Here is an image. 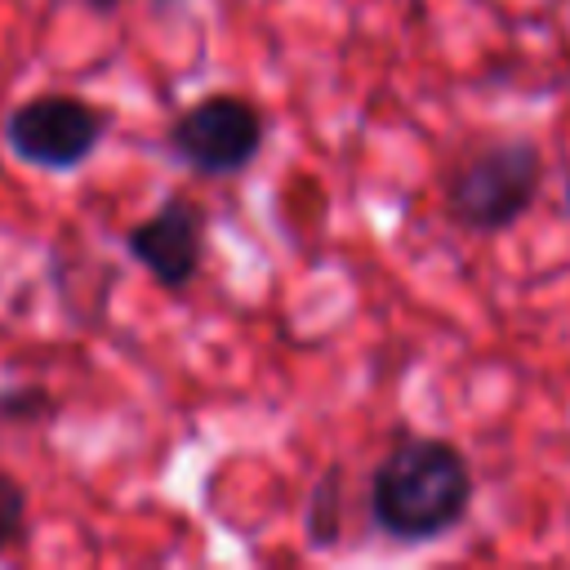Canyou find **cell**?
I'll list each match as a JSON object with an SVG mask.
<instances>
[{
    "label": "cell",
    "mask_w": 570,
    "mask_h": 570,
    "mask_svg": "<svg viewBox=\"0 0 570 570\" xmlns=\"http://www.w3.org/2000/svg\"><path fill=\"white\" fill-rule=\"evenodd\" d=\"M85 4H89L94 13H102V18H107V13H116V9L125 4V0H85Z\"/></svg>",
    "instance_id": "cell-9"
},
{
    "label": "cell",
    "mask_w": 570,
    "mask_h": 570,
    "mask_svg": "<svg viewBox=\"0 0 570 570\" xmlns=\"http://www.w3.org/2000/svg\"><path fill=\"white\" fill-rule=\"evenodd\" d=\"M111 125V107L80 94H31L4 116L0 134L13 160L45 174H71L102 147Z\"/></svg>",
    "instance_id": "cell-4"
},
{
    "label": "cell",
    "mask_w": 570,
    "mask_h": 570,
    "mask_svg": "<svg viewBox=\"0 0 570 570\" xmlns=\"http://www.w3.org/2000/svg\"><path fill=\"white\" fill-rule=\"evenodd\" d=\"M343 481H347L343 463H330L312 481V490H307V503H303V539L316 552H330L343 539Z\"/></svg>",
    "instance_id": "cell-6"
},
{
    "label": "cell",
    "mask_w": 570,
    "mask_h": 570,
    "mask_svg": "<svg viewBox=\"0 0 570 570\" xmlns=\"http://www.w3.org/2000/svg\"><path fill=\"white\" fill-rule=\"evenodd\" d=\"M476 499L472 459L450 436L396 428L370 468V525L396 548H423L468 521Z\"/></svg>",
    "instance_id": "cell-1"
},
{
    "label": "cell",
    "mask_w": 570,
    "mask_h": 570,
    "mask_svg": "<svg viewBox=\"0 0 570 570\" xmlns=\"http://www.w3.org/2000/svg\"><path fill=\"white\" fill-rule=\"evenodd\" d=\"M53 401L45 387H4L0 392V423H40L49 419Z\"/></svg>",
    "instance_id": "cell-8"
},
{
    "label": "cell",
    "mask_w": 570,
    "mask_h": 570,
    "mask_svg": "<svg viewBox=\"0 0 570 570\" xmlns=\"http://www.w3.org/2000/svg\"><path fill=\"white\" fill-rule=\"evenodd\" d=\"M27 534H31V525H27V485L9 468H0V557L22 552Z\"/></svg>",
    "instance_id": "cell-7"
},
{
    "label": "cell",
    "mask_w": 570,
    "mask_h": 570,
    "mask_svg": "<svg viewBox=\"0 0 570 570\" xmlns=\"http://www.w3.org/2000/svg\"><path fill=\"white\" fill-rule=\"evenodd\" d=\"M543 191V147L530 134L490 138L459 156L441 183L445 223L468 236L512 232Z\"/></svg>",
    "instance_id": "cell-2"
},
{
    "label": "cell",
    "mask_w": 570,
    "mask_h": 570,
    "mask_svg": "<svg viewBox=\"0 0 570 570\" xmlns=\"http://www.w3.org/2000/svg\"><path fill=\"white\" fill-rule=\"evenodd\" d=\"M209 214L187 191H169L142 223L125 232V254L169 294H183L205 267Z\"/></svg>",
    "instance_id": "cell-5"
},
{
    "label": "cell",
    "mask_w": 570,
    "mask_h": 570,
    "mask_svg": "<svg viewBox=\"0 0 570 570\" xmlns=\"http://www.w3.org/2000/svg\"><path fill=\"white\" fill-rule=\"evenodd\" d=\"M566 209H570V178H566Z\"/></svg>",
    "instance_id": "cell-11"
},
{
    "label": "cell",
    "mask_w": 570,
    "mask_h": 570,
    "mask_svg": "<svg viewBox=\"0 0 570 570\" xmlns=\"http://www.w3.org/2000/svg\"><path fill=\"white\" fill-rule=\"evenodd\" d=\"M178 4H183V0H151L156 13H169V9H178Z\"/></svg>",
    "instance_id": "cell-10"
},
{
    "label": "cell",
    "mask_w": 570,
    "mask_h": 570,
    "mask_svg": "<svg viewBox=\"0 0 570 570\" xmlns=\"http://www.w3.org/2000/svg\"><path fill=\"white\" fill-rule=\"evenodd\" d=\"M267 142V116L245 94H205L165 125V151L196 178L245 174Z\"/></svg>",
    "instance_id": "cell-3"
}]
</instances>
